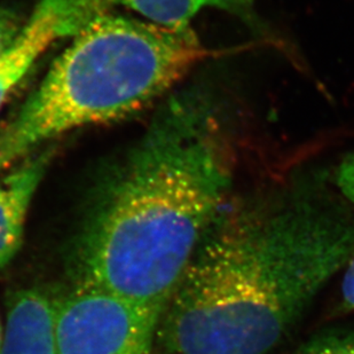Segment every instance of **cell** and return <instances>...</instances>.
I'll list each match as a JSON object with an SVG mask.
<instances>
[{
    "mask_svg": "<svg viewBox=\"0 0 354 354\" xmlns=\"http://www.w3.org/2000/svg\"><path fill=\"white\" fill-rule=\"evenodd\" d=\"M111 6L133 10L148 22L172 30L191 28V22L204 8L224 10L239 17L256 32L265 34L254 10V0H107Z\"/></svg>",
    "mask_w": 354,
    "mask_h": 354,
    "instance_id": "obj_8",
    "label": "cell"
},
{
    "mask_svg": "<svg viewBox=\"0 0 354 354\" xmlns=\"http://www.w3.org/2000/svg\"><path fill=\"white\" fill-rule=\"evenodd\" d=\"M52 146L28 155L0 180V270L20 249L31 201L54 156Z\"/></svg>",
    "mask_w": 354,
    "mask_h": 354,
    "instance_id": "obj_6",
    "label": "cell"
},
{
    "mask_svg": "<svg viewBox=\"0 0 354 354\" xmlns=\"http://www.w3.org/2000/svg\"><path fill=\"white\" fill-rule=\"evenodd\" d=\"M207 54L192 28L172 30L104 12L0 127V174L68 131L147 107Z\"/></svg>",
    "mask_w": 354,
    "mask_h": 354,
    "instance_id": "obj_3",
    "label": "cell"
},
{
    "mask_svg": "<svg viewBox=\"0 0 354 354\" xmlns=\"http://www.w3.org/2000/svg\"><path fill=\"white\" fill-rule=\"evenodd\" d=\"M1 354H57L55 301L37 288L10 296Z\"/></svg>",
    "mask_w": 354,
    "mask_h": 354,
    "instance_id": "obj_7",
    "label": "cell"
},
{
    "mask_svg": "<svg viewBox=\"0 0 354 354\" xmlns=\"http://www.w3.org/2000/svg\"><path fill=\"white\" fill-rule=\"evenodd\" d=\"M24 24L20 13L10 7H0V57L19 37Z\"/></svg>",
    "mask_w": 354,
    "mask_h": 354,
    "instance_id": "obj_10",
    "label": "cell"
},
{
    "mask_svg": "<svg viewBox=\"0 0 354 354\" xmlns=\"http://www.w3.org/2000/svg\"><path fill=\"white\" fill-rule=\"evenodd\" d=\"M3 328H1V324H0V354H1V351H3Z\"/></svg>",
    "mask_w": 354,
    "mask_h": 354,
    "instance_id": "obj_13",
    "label": "cell"
},
{
    "mask_svg": "<svg viewBox=\"0 0 354 354\" xmlns=\"http://www.w3.org/2000/svg\"><path fill=\"white\" fill-rule=\"evenodd\" d=\"M109 7L107 0H38L19 37L0 57V108L54 43L75 37Z\"/></svg>",
    "mask_w": 354,
    "mask_h": 354,
    "instance_id": "obj_5",
    "label": "cell"
},
{
    "mask_svg": "<svg viewBox=\"0 0 354 354\" xmlns=\"http://www.w3.org/2000/svg\"><path fill=\"white\" fill-rule=\"evenodd\" d=\"M162 312L75 284L55 301L57 354H151Z\"/></svg>",
    "mask_w": 354,
    "mask_h": 354,
    "instance_id": "obj_4",
    "label": "cell"
},
{
    "mask_svg": "<svg viewBox=\"0 0 354 354\" xmlns=\"http://www.w3.org/2000/svg\"><path fill=\"white\" fill-rule=\"evenodd\" d=\"M344 268V277L342 279L339 310L351 312L354 311V249Z\"/></svg>",
    "mask_w": 354,
    "mask_h": 354,
    "instance_id": "obj_12",
    "label": "cell"
},
{
    "mask_svg": "<svg viewBox=\"0 0 354 354\" xmlns=\"http://www.w3.org/2000/svg\"><path fill=\"white\" fill-rule=\"evenodd\" d=\"M354 216L315 189L224 211L160 313L162 354H268L348 264Z\"/></svg>",
    "mask_w": 354,
    "mask_h": 354,
    "instance_id": "obj_1",
    "label": "cell"
},
{
    "mask_svg": "<svg viewBox=\"0 0 354 354\" xmlns=\"http://www.w3.org/2000/svg\"><path fill=\"white\" fill-rule=\"evenodd\" d=\"M335 183L343 197L354 204V153L342 160L335 174Z\"/></svg>",
    "mask_w": 354,
    "mask_h": 354,
    "instance_id": "obj_11",
    "label": "cell"
},
{
    "mask_svg": "<svg viewBox=\"0 0 354 354\" xmlns=\"http://www.w3.org/2000/svg\"><path fill=\"white\" fill-rule=\"evenodd\" d=\"M292 354H354V330L320 335L306 342Z\"/></svg>",
    "mask_w": 354,
    "mask_h": 354,
    "instance_id": "obj_9",
    "label": "cell"
},
{
    "mask_svg": "<svg viewBox=\"0 0 354 354\" xmlns=\"http://www.w3.org/2000/svg\"><path fill=\"white\" fill-rule=\"evenodd\" d=\"M210 102L172 94L102 176L78 236L76 283L163 311L231 185Z\"/></svg>",
    "mask_w": 354,
    "mask_h": 354,
    "instance_id": "obj_2",
    "label": "cell"
}]
</instances>
